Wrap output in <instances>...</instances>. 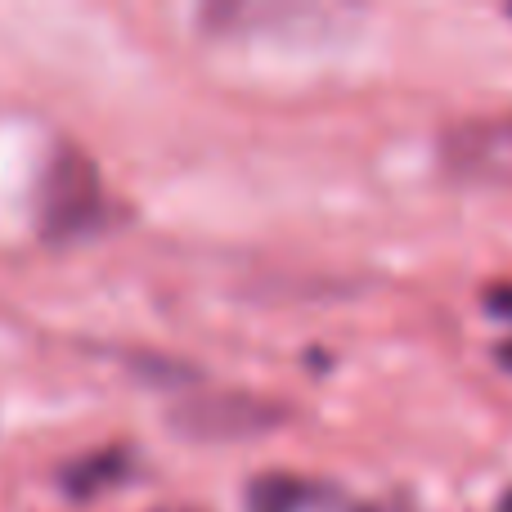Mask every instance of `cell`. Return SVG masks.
Listing matches in <instances>:
<instances>
[{"label": "cell", "mask_w": 512, "mask_h": 512, "mask_svg": "<svg viewBox=\"0 0 512 512\" xmlns=\"http://www.w3.org/2000/svg\"><path fill=\"white\" fill-rule=\"evenodd\" d=\"M99 216L95 167L77 149H63L41 185V225L50 239H72Z\"/></svg>", "instance_id": "obj_1"}, {"label": "cell", "mask_w": 512, "mask_h": 512, "mask_svg": "<svg viewBox=\"0 0 512 512\" xmlns=\"http://www.w3.org/2000/svg\"><path fill=\"white\" fill-rule=\"evenodd\" d=\"M499 364H504V369H512V342L499 346Z\"/></svg>", "instance_id": "obj_5"}, {"label": "cell", "mask_w": 512, "mask_h": 512, "mask_svg": "<svg viewBox=\"0 0 512 512\" xmlns=\"http://www.w3.org/2000/svg\"><path fill=\"white\" fill-rule=\"evenodd\" d=\"M490 310H508L512 315V292H495V297H490Z\"/></svg>", "instance_id": "obj_4"}, {"label": "cell", "mask_w": 512, "mask_h": 512, "mask_svg": "<svg viewBox=\"0 0 512 512\" xmlns=\"http://www.w3.org/2000/svg\"><path fill=\"white\" fill-rule=\"evenodd\" d=\"M283 409L261 405L252 396H216V400H194L176 414L185 436H256L270 423H279Z\"/></svg>", "instance_id": "obj_2"}, {"label": "cell", "mask_w": 512, "mask_h": 512, "mask_svg": "<svg viewBox=\"0 0 512 512\" xmlns=\"http://www.w3.org/2000/svg\"><path fill=\"white\" fill-rule=\"evenodd\" d=\"M504 512H512V495H508V499H504Z\"/></svg>", "instance_id": "obj_6"}, {"label": "cell", "mask_w": 512, "mask_h": 512, "mask_svg": "<svg viewBox=\"0 0 512 512\" xmlns=\"http://www.w3.org/2000/svg\"><path fill=\"white\" fill-rule=\"evenodd\" d=\"M445 158L472 176L512 180V117H490V122H468L450 131Z\"/></svg>", "instance_id": "obj_3"}]
</instances>
